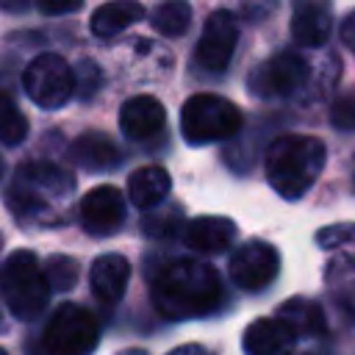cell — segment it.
Instances as JSON below:
<instances>
[{"mask_svg": "<svg viewBox=\"0 0 355 355\" xmlns=\"http://www.w3.org/2000/svg\"><path fill=\"white\" fill-rule=\"evenodd\" d=\"M150 297L164 319H200L222 302V280L211 263L180 258L155 269L150 277Z\"/></svg>", "mask_w": 355, "mask_h": 355, "instance_id": "cell-1", "label": "cell"}, {"mask_svg": "<svg viewBox=\"0 0 355 355\" xmlns=\"http://www.w3.org/2000/svg\"><path fill=\"white\" fill-rule=\"evenodd\" d=\"M324 161V141L305 133H283L263 153L269 186L283 200H300L322 175Z\"/></svg>", "mask_w": 355, "mask_h": 355, "instance_id": "cell-2", "label": "cell"}, {"mask_svg": "<svg viewBox=\"0 0 355 355\" xmlns=\"http://www.w3.org/2000/svg\"><path fill=\"white\" fill-rule=\"evenodd\" d=\"M0 286H3V297H6L11 316L19 322H31L47 308L50 288L31 250H17L6 258Z\"/></svg>", "mask_w": 355, "mask_h": 355, "instance_id": "cell-3", "label": "cell"}, {"mask_svg": "<svg viewBox=\"0 0 355 355\" xmlns=\"http://www.w3.org/2000/svg\"><path fill=\"white\" fill-rule=\"evenodd\" d=\"M239 128H241L239 105L219 94H211V92L191 94L180 108V133L194 147L233 139Z\"/></svg>", "mask_w": 355, "mask_h": 355, "instance_id": "cell-4", "label": "cell"}, {"mask_svg": "<svg viewBox=\"0 0 355 355\" xmlns=\"http://www.w3.org/2000/svg\"><path fill=\"white\" fill-rule=\"evenodd\" d=\"M75 180L69 172L53 164H25L17 172L14 189H8V205L17 216L39 214L50 200H64L72 191Z\"/></svg>", "mask_w": 355, "mask_h": 355, "instance_id": "cell-5", "label": "cell"}, {"mask_svg": "<svg viewBox=\"0 0 355 355\" xmlns=\"http://www.w3.org/2000/svg\"><path fill=\"white\" fill-rule=\"evenodd\" d=\"M97 341H100L97 319L75 302L58 305L47 319L42 336L47 355H92L97 349Z\"/></svg>", "mask_w": 355, "mask_h": 355, "instance_id": "cell-6", "label": "cell"}, {"mask_svg": "<svg viewBox=\"0 0 355 355\" xmlns=\"http://www.w3.org/2000/svg\"><path fill=\"white\" fill-rule=\"evenodd\" d=\"M22 86H25V94L39 108L53 111V108H61L75 94V72L61 55L42 53L25 67Z\"/></svg>", "mask_w": 355, "mask_h": 355, "instance_id": "cell-7", "label": "cell"}, {"mask_svg": "<svg viewBox=\"0 0 355 355\" xmlns=\"http://www.w3.org/2000/svg\"><path fill=\"white\" fill-rule=\"evenodd\" d=\"M311 67L302 55L297 53H275L272 58H266L263 64H258L250 72V92L261 100H280V97H291L297 94L305 83H308Z\"/></svg>", "mask_w": 355, "mask_h": 355, "instance_id": "cell-8", "label": "cell"}, {"mask_svg": "<svg viewBox=\"0 0 355 355\" xmlns=\"http://www.w3.org/2000/svg\"><path fill=\"white\" fill-rule=\"evenodd\" d=\"M236 42H239V22H236V17L230 11L208 14V19L202 25V33H200V42L194 47V64L202 72H211V75L225 72L230 58H233Z\"/></svg>", "mask_w": 355, "mask_h": 355, "instance_id": "cell-9", "label": "cell"}, {"mask_svg": "<svg viewBox=\"0 0 355 355\" xmlns=\"http://www.w3.org/2000/svg\"><path fill=\"white\" fill-rule=\"evenodd\" d=\"M227 272H230V280H233L236 288L261 291L277 277L280 255L266 241H247L233 252V258L227 263Z\"/></svg>", "mask_w": 355, "mask_h": 355, "instance_id": "cell-10", "label": "cell"}, {"mask_svg": "<svg viewBox=\"0 0 355 355\" xmlns=\"http://www.w3.org/2000/svg\"><path fill=\"white\" fill-rule=\"evenodd\" d=\"M125 222V197L114 186H97L80 200V225L92 236H111Z\"/></svg>", "mask_w": 355, "mask_h": 355, "instance_id": "cell-11", "label": "cell"}, {"mask_svg": "<svg viewBox=\"0 0 355 355\" xmlns=\"http://www.w3.org/2000/svg\"><path fill=\"white\" fill-rule=\"evenodd\" d=\"M164 122H166V111L150 94H136V97L125 100L119 108V128L133 141L153 139L155 133H161Z\"/></svg>", "mask_w": 355, "mask_h": 355, "instance_id": "cell-12", "label": "cell"}, {"mask_svg": "<svg viewBox=\"0 0 355 355\" xmlns=\"http://www.w3.org/2000/svg\"><path fill=\"white\" fill-rule=\"evenodd\" d=\"M239 230L227 216H197L183 227V241L202 255L225 252L236 241Z\"/></svg>", "mask_w": 355, "mask_h": 355, "instance_id": "cell-13", "label": "cell"}, {"mask_svg": "<svg viewBox=\"0 0 355 355\" xmlns=\"http://www.w3.org/2000/svg\"><path fill=\"white\" fill-rule=\"evenodd\" d=\"M277 322H283V327L297 338H319L327 333V319L319 302L308 300V297H288L286 302H280L277 308Z\"/></svg>", "mask_w": 355, "mask_h": 355, "instance_id": "cell-14", "label": "cell"}, {"mask_svg": "<svg viewBox=\"0 0 355 355\" xmlns=\"http://www.w3.org/2000/svg\"><path fill=\"white\" fill-rule=\"evenodd\" d=\"M294 336L277 319H255L241 333L244 355H294Z\"/></svg>", "mask_w": 355, "mask_h": 355, "instance_id": "cell-15", "label": "cell"}, {"mask_svg": "<svg viewBox=\"0 0 355 355\" xmlns=\"http://www.w3.org/2000/svg\"><path fill=\"white\" fill-rule=\"evenodd\" d=\"M128 280H130V263H128V258H122V255H116V252L100 255V258L92 263L89 283H92L94 297H97L103 305L119 302L122 294H125V288H128Z\"/></svg>", "mask_w": 355, "mask_h": 355, "instance_id": "cell-16", "label": "cell"}, {"mask_svg": "<svg viewBox=\"0 0 355 355\" xmlns=\"http://www.w3.org/2000/svg\"><path fill=\"white\" fill-rule=\"evenodd\" d=\"M69 158L89 172H108L119 164V150L105 133L89 130L69 144Z\"/></svg>", "mask_w": 355, "mask_h": 355, "instance_id": "cell-17", "label": "cell"}, {"mask_svg": "<svg viewBox=\"0 0 355 355\" xmlns=\"http://www.w3.org/2000/svg\"><path fill=\"white\" fill-rule=\"evenodd\" d=\"M333 14L322 3H300L291 17V36L302 47H322L330 36Z\"/></svg>", "mask_w": 355, "mask_h": 355, "instance_id": "cell-18", "label": "cell"}, {"mask_svg": "<svg viewBox=\"0 0 355 355\" xmlns=\"http://www.w3.org/2000/svg\"><path fill=\"white\" fill-rule=\"evenodd\" d=\"M172 189V180H169V172L164 166H141L136 169L130 178H128V197L136 208L141 211H153L158 208L166 194Z\"/></svg>", "mask_w": 355, "mask_h": 355, "instance_id": "cell-19", "label": "cell"}, {"mask_svg": "<svg viewBox=\"0 0 355 355\" xmlns=\"http://www.w3.org/2000/svg\"><path fill=\"white\" fill-rule=\"evenodd\" d=\"M324 288L341 313L355 319V255H336L324 269Z\"/></svg>", "mask_w": 355, "mask_h": 355, "instance_id": "cell-20", "label": "cell"}, {"mask_svg": "<svg viewBox=\"0 0 355 355\" xmlns=\"http://www.w3.org/2000/svg\"><path fill=\"white\" fill-rule=\"evenodd\" d=\"M144 17V6L133 3V0H116V3H105L100 8H94L92 14V33L94 36H116L125 28H130L133 22H139Z\"/></svg>", "mask_w": 355, "mask_h": 355, "instance_id": "cell-21", "label": "cell"}, {"mask_svg": "<svg viewBox=\"0 0 355 355\" xmlns=\"http://www.w3.org/2000/svg\"><path fill=\"white\" fill-rule=\"evenodd\" d=\"M189 22H191V6L183 3V0L161 3L153 11V25L164 36H180V33H186Z\"/></svg>", "mask_w": 355, "mask_h": 355, "instance_id": "cell-22", "label": "cell"}, {"mask_svg": "<svg viewBox=\"0 0 355 355\" xmlns=\"http://www.w3.org/2000/svg\"><path fill=\"white\" fill-rule=\"evenodd\" d=\"M25 136H28L25 114L17 108V103L6 92H0V141L14 147V144L25 141Z\"/></svg>", "mask_w": 355, "mask_h": 355, "instance_id": "cell-23", "label": "cell"}, {"mask_svg": "<svg viewBox=\"0 0 355 355\" xmlns=\"http://www.w3.org/2000/svg\"><path fill=\"white\" fill-rule=\"evenodd\" d=\"M42 275L50 291H69L78 283V263L69 255H50Z\"/></svg>", "mask_w": 355, "mask_h": 355, "instance_id": "cell-24", "label": "cell"}, {"mask_svg": "<svg viewBox=\"0 0 355 355\" xmlns=\"http://www.w3.org/2000/svg\"><path fill=\"white\" fill-rule=\"evenodd\" d=\"M141 230L150 239H175L180 233V208L166 205V208H153V214H147L141 219Z\"/></svg>", "mask_w": 355, "mask_h": 355, "instance_id": "cell-25", "label": "cell"}, {"mask_svg": "<svg viewBox=\"0 0 355 355\" xmlns=\"http://www.w3.org/2000/svg\"><path fill=\"white\" fill-rule=\"evenodd\" d=\"M316 244L322 250H338V247H355V222H338L330 227H322L316 233Z\"/></svg>", "mask_w": 355, "mask_h": 355, "instance_id": "cell-26", "label": "cell"}, {"mask_svg": "<svg viewBox=\"0 0 355 355\" xmlns=\"http://www.w3.org/2000/svg\"><path fill=\"white\" fill-rule=\"evenodd\" d=\"M330 125L338 130H355V94H344L333 103Z\"/></svg>", "mask_w": 355, "mask_h": 355, "instance_id": "cell-27", "label": "cell"}, {"mask_svg": "<svg viewBox=\"0 0 355 355\" xmlns=\"http://www.w3.org/2000/svg\"><path fill=\"white\" fill-rule=\"evenodd\" d=\"M75 89L80 94V100L94 97V92L100 89V69L94 61H80L78 67V78H75Z\"/></svg>", "mask_w": 355, "mask_h": 355, "instance_id": "cell-28", "label": "cell"}, {"mask_svg": "<svg viewBox=\"0 0 355 355\" xmlns=\"http://www.w3.org/2000/svg\"><path fill=\"white\" fill-rule=\"evenodd\" d=\"M36 8L42 14H72V11L80 8V0H67V3H61V0H42Z\"/></svg>", "mask_w": 355, "mask_h": 355, "instance_id": "cell-29", "label": "cell"}, {"mask_svg": "<svg viewBox=\"0 0 355 355\" xmlns=\"http://www.w3.org/2000/svg\"><path fill=\"white\" fill-rule=\"evenodd\" d=\"M341 42L355 53V11L347 14V19L341 22Z\"/></svg>", "mask_w": 355, "mask_h": 355, "instance_id": "cell-30", "label": "cell"}, {"mask_svg": "<svg viewBox=\"0 0 355 355\" xmlns=\"http://www.w3.org/2000/svg\"><path fill=\"white\" fill-rule=\"evenodd\" d=\"M169 355H214V352L208 347H202V344H183V347L172 349Z\"/></svg>", "mask_w": 355, "mask_h": 355, "instance_id": "cell-31", "label": "cell"}, {"mask_svg": "<svg viewBox=\"0 0 355 355\" xmlns=\"http://www.w3.org/2000/svg\"><path fill=\"white\" fill-rule=\"evenodd\" d=\"M119 355H147L144 349H125V352H119Z\"/></svg>", "mask_w": 355, "mask_h": 355, "instance_id": "cell-32", "label": "cell"}, {"mask_svg": "<svg viewBox=\"0 0 355 355\" xmlns=\"http://www.w3.org/2000/svg\"><path fill=\"white\" fill-rule=\"evenodd\" d=\"M3 324H6V322H3V313H0V330H3Z\"/></svg>", "mask_w": 355, "mask_h": 355, "instance_id": "cell-33", "label": "cell"}, {"mask_svg": "<svg viewBox=\"0 0 355 355\" xmlns=\"http://www.w3.org/2000/svg\"><path fill=\"white\" fill-rule=\"evenodd\" d=\"M0 355H8V352H6V349H3V347H0Z\"/></svg>", "mask_w": 355, "mask_h": 355, "instance_id": "cell-34", "label": "cell"}, {"mask_svg": "<svg viewBox=\"0 0 355 355\" xmlns=\"http://www.w3.org/2000/svg\"><path fill=\"white\" fill-rule=\"evenodd\" d=\"M305 355H322V352H305Z\"/></svg>", "mask_w": 355, "mask_h": 355, "instance_id": "cell-35", "label": "cell"}, {"mask_svg": "<svg viewBox=\"0 0 355 355\" xmlns=\"http://www.w3.org/2000/svg\"><path fill=\"white\" fill-rule=\"evenodd\" d=\"M0 175H3V158H0Z\"/></svg>", "mask_w": 355, "mask_h": 355, "instance_id": "cell-36", "label": "cell"}]
</instances>
